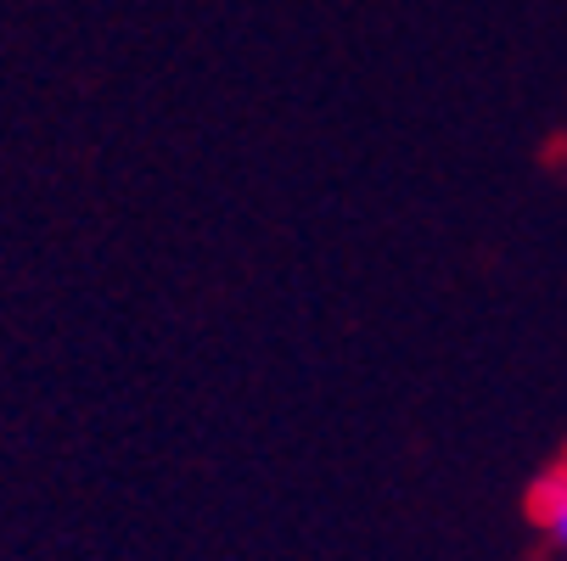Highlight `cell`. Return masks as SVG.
<instances>
[{"label":"cell","instance_id":"6da1fadb","mask_svg":"<svg viewBox=\"0 0 567 561\" xmlns=\"http://www.w3.org/2000/svg\"><path fill=\"white\" fill-rule=\"evenodd\" d=\"M528 522L567 561V460H556L550 471H539V484L528 489Z\"/></svg>","mask_w":567,"mask_h":561}]
</instances>
